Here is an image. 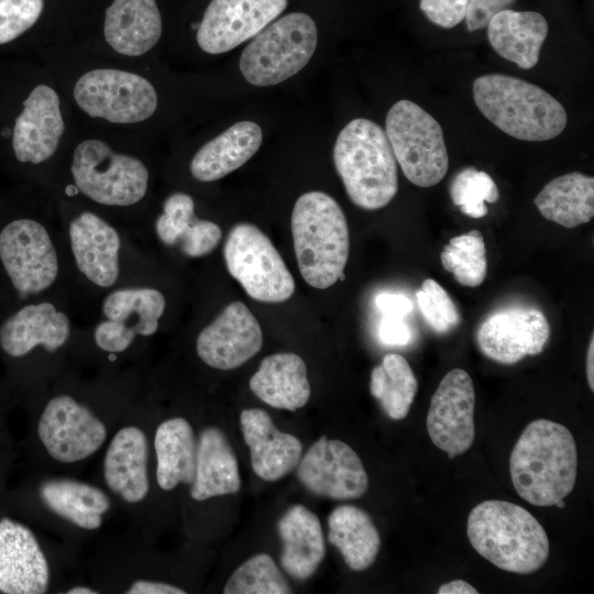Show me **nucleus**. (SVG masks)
<instances>
[{
	"label": "nucleus",
	"mask_w": 594,
	"mask_h": 594,
	"mask_svg": "<svg viewBox=\"0 0 594 594\" xmlns=\"http://www.w3.org/2000/svg\"><path fill=\"white\" fill-rule=\"evenodd\" d=\"M517 494L535 506H554L574 488L578 450L571 431L548 419L526 426L509 458Z\"/></svg>",
	"instance_id": "f257e3e1"
},
{
	"label": "nucleus",
	"mask_w": 594,
	"mask_h": 594,
	"mask_svg": "<svg viewBox=\"0 0 594 594\" xmlns=\"http://www.w3.org/2000/svg\"><path fill=\"white\" fill-rule=\"evenodd\" d=\"M466 532L479 554L507 572H536L549 557L543 527L527 509L510 502L490 499L476 505L468 517Z\"/></svg>",
	"instance_id": "f03ea898"
},
{
	"label": "nucleus",
	"mask_w": 594,
	"mask_h": 594,
	"mask_svg": "<svg viewBox=\"0 0 594 594\" xmlns=\"http://www.w3.org/2000/svg\"><path fill=\"white\" fill-rule=\"evenodd\" d=\"M292 233L297 264L308 285L326 289L344 279L350 234L334 198L323 191L301 195L293 209Z\"/></svg>",
	"instance_id": "7ed1b4c3"
},
{
	"label": "nucleus",
	"mask_w": 594,
	"mask_h": 594,
	"mask_svg": "<svg viewBox=\"0 0 594 594\" xmlns=\"http://www.w3.org/2000/svg\"><path fill=\"white\" fill-rule=\"evenodd\" d=\"M481 113L507 135L529 142L554 139L566 127L563 106L539 86L504 74H488L473 82Z\"/></svg>",
	"instance_id": "20e7f679"
},
{
	"label": "nucleus",
	"mask_w": 594,
	"mask_h": 594,
	"mask_svg": "<svg viewBox=\"0 0 594 594\" xmlns=\"http://www.w3.org/2000/svg\"><path fill=\"white\" fill-rule=\"evenodd\" d=\"M333 161L350 200L364 210L387 206L398 190L397 162L385 131L358 118L339 133Z\"/></svg>",
	"instance_id": "39448f33"
},
{
	"label": "nucleus",
	"mask_w": 594,
	"mask_h": 594,
	"mask_svg": "<svg viewBox=\"0 0 594 594\" xmlns=\"http://www.w3.org/2000/svg\"><path fill=\"white\" fill-rule=\"evenodd\" d=\"M76 109L86 118L113 128H139L158 108L154 84L138 70L91 66L80 70L69 86Z\"/></svg>",
	"instance_id": "423d86ee"
},
{
	"label": "nucleus",
	"mask_w": 594,
	"mask_h": 594,
	"mask_svg": "<svg viewBox=\"0 0 594 594\" xmlns=\"http://www.w3.org/2000/svg\"><path fill=\"white\" fill-rule=\"evenodd\" d=\"M70 173L77 190L103 206L128 207L147 191L148 169L136 156L119 152L101 136H86L73 148Z\"/></svg>",
	"instance_id": "0eeeda50"
},
{
	"label": "nucleus",
	"mask_w": 594,
	"mask_h": 594,
	"mask_svg": "<svg viewBox=\"0 0 594 594\" xmlns=\"http://www.w3.org/2000/svg\"><path fill=\"white\" fill-rule=\"evenodd\" d=\"M317 26L306 13H288L270 23L244 48L240 70L254 86H273L297 74L317 46Z\"/></svg>",
	"instance_id": "6e6552de"
},
{
	"label": "nucleus",
	"mask_w": 594,
	"mask_h": 594,
	"mask_svg": "<svg viewBox=\"0 0 594 594\" xmlns=\"http://www.w3.org/2000/svg\"><path fill=\"white\" fill-rule=\"evenodd\" d=\"M385 133L406 178L428 188L440 183L449 167L443 131L417 103L399 100L388 110Z\"/></svg>",
	"instance_id": "1a4fd4ad"
},
{
	"label": "nucleus",
	"mask_w": 594,
	"mask_h": 594,
	"mask_svg": "<svg viewBox=\"0 0 594 594\" xmlns=\"http://www.w3.org/2000/svg\"><path fill=\"white\" fill-rule=\"evenodd\" d=\"M223 256L231 276L262 302H283L295 292V280L272 241L256 226L238 223L229 232Z\"/></svg>",
	"instance_id": "9d476101"
},
{
	"label": "nucleus",
	"mask_w": 594,
	"mask_h": 594,
	"mask_svg": "<svg viewBox=\"0 0 594 594\" xmlns=\"http://www.w3.org/2000/svg\"><path fill=\"white\" fill-rule=\"evenodd\" d=\"M67 119L63 97L51 81L33 85L13 118L10 143L20 163L42 164L56 154L66 139Z\"/></svg>",
	"instance_id": "9b49d317"
},
{
	"label": "nucleus",
	"mask_w": 594,
	"mask_h": 594,
	"mask_svg": "<svg viewBox=\"0 0 594 594\" xmlns=\"http://www.w3.org/2000/svg\"><path fill=\"white\" fill-rule=\"evenodd\" d=\"M0 258L21 295L45 290L58 273L57 254L48 232L32 219L14 220L2 229Z\"/></svg>",
	"instance_id": "f8f14e48"
},
{
	"label": "nucleus",
	"mask_w": 594,
	"mask_h": 594,
	"mask_svg": "<svg viewBox=\"0 0 594 594\" xmlns=\"http://www.w3.org/2000/svg\"><path fill=\"white\" fill-rule=\"evenodd\" d=\"M37 433L47 453L62 463L85 460L107 439L105 424L69 395L56 396L46 404Z\"/></svg>",
	"instance_id": "ddd939ff"
},
{
	"label": "nucleus",
	"mask_w": 594,
	"mask_h": 594,
	"mask_svg": "<svg viewBox=\"0 0 594 594\" xmlns=\"http://www.w3.org/2000/svg\"><path fill=\"white\" fill-rule=\"evenodd\" d=\"M299 482L312 494L349 501L362 497L369 476L358 453L338 439L319 438L297 465Z\"/></svg>",
	"instance_id": "4468645a"
},
{
	"label": "nucleus",
	"mask_w": 594,
	"mask_h": 594,
	"mask_svg": "<svg viewBox=\"0 0 594 594\" xmlns=\"http://www.w3.org/2000/svg\"><path fill=\"white\" fill-rule=\"evenodd\" d=\"M475 391L469 373L448 372L433 393L427 415V430L433 444L450 459L468 451L474 442Z\"/></svg>",
	"instance_id": "2eb2a0df"
},
{
	"label": "nucleus",
	"mask_w": 594,
	"mask_h": 594,
	"mask_svg": "<svg viewBox=\"0 0 594 594\" xmlns=\"http://www.w3.org/2000/svg\"><path fill=\"white\" fill-rule=\"evenodd\" d=\"M550 338V326L542 311L512 306L487 316L476 331L481 352L499 364H515L542 352Z\"/></svg>",
	"instance_id": "dca6fc26"
},
{
	"label": "nucleus",
	"mask_w": 594,
	"mask_h": 594,
	"mask_svg": "<svg viewBox=\"0 0 594 594\" xmlns=\"http://www.w3.org/2000/svg\"><path fill=\"white\" fill-rule=\"evenodd\" d=\"M287 0H211L196 41L207 54H222L254 37L286 9Z\"/></svg>",
	"instance_id": "f3484780"
},
{
	"label": "nucleus",
	"mask_w": 594,
	"mask_h": 594,
	"mask_svg": "<svg viewBox=\"0 0 594 594\" xmlns=\"http://www.w3.org/2000/svg\"><path fill=\"white\" fill-rule=\"evenodd\" d=\"M263 346V333L255 316L241 301L229 304L219 316L201 330L197 338L198 356L217 370H233Z\"/></svg>",
	"instance_id": "a211bd4d"
},
{
	"label": "nucleus",
	"mask_w": 594,
	"mask_h": 594,
	"mask_svg": "<svg viewBox=\"0 0 594 594\" xmlns=\"http://www.w3.org/2000/svg\"><path fill=\"white\" fill-rule=\"evenodd\" d=\"M50 569L40 543L24 525L0 520V592L42 594L48 588Z\"/></svg>",
	"instance_id": "6ab92c4d"
},
{
	"label": "nucleus",
	"mask_w": 594,
	"mask_h": 594,
	"mask_svg": "<svg viewBox=\"0 0 594 594\" xmlns=\"http://www.w3.org/2000/svg\"><path fill=\"white\" fill-rule=\"evenodd\" d=\"M163 21L156 0H112L105 11L103 41L123 58H140L160 42Z\"/></svg>",
	"instance_id": "aec40b11"
},
{
	"label": "nucleus",
	"mask_w": 594,
	"mask_h": 594,
	"mask_svg": "<svg viewBox=\"0 0 594 594\" xmlns=\"http://www.w3.org/2000/svg\"><path fill=\"white\" fill-rule=\"evenodd\" d=\"M240 424L250 448L252 469L258 477L278 481L297 468L302 453L300 440L278 430L265 410L244 409Z\"/></svg>",
	"instance_id": "412c9836"
},
{
	"label": "nucleus",
	"mask_w": 594,
	"mask_h": 594,
	"mask_svg": "<svg viewBox=\"0 0 594 594\" xmlns=\"http://www.w3.org/2000/svg\"><path fill=\"white\" fill-rule=\"evenodd\" d=\"M69 238L78 270L97 286L114 285L121 245L116 229L94 212L85 211L70 222Z\"/></svg>",
	"instance_id": "4be33fe9"
},
{
	"label": "nucleus",
	"mask_w": 594,
	"mask_h": 594,
	"mask_svg": "<svg viewBox=\"0 0 594 594\" xmlns=\"http://www.w3.org/2000/svg\"><path fill=\"white\" fill-rule=\"evenodd\" d=\"M147 455L146 436L134 426L118 430L107 449L105 481L113 493L128 503H139L148 493Z\"/></svg>",
	"instance_id": "5701e85b"
},
{
	"label": "nucleus",
	"mask_w": 594,
	"mask_h": 594,
	"mask_svg": "<svg viewBox=\"0 0 594 594\" xmlns=\"http://www.w3.org/2000/svg\"><path fill=\"white\" fill-rule=\"evenodd\" d=\"M69 337V320L51 302L28 305L9 317L0 328V345L14 358L23 356L36 345L47 351L61 348Z\"/></svg>",
	"instance_id": "b1692460"
},
{
	"label": "nucleus",
	"mask_w": 594,
	"mask_h": 594,
	"mask_svg": "<svg viewBox=\"0 0 594 594\" xmlns=\"http://www.w3.org/2000/svg\"><path fill=\"white\" fill-rule=\"evenodd\" d=\"M280 565L295 580L311 578L326 553L324 539L317 515L302 505L289 507L279 518Z\"/></svg>",
	"instance_id": "393cba45"
},
{
	"label": "nucleus",
	"mask_w": 594,
	"mask_h": 594,
	"mask_svg": "<svg viewBox=\"0 0 594 594\" xmlns=\"http://www.w3.org/2000/svg\"><path fill=\"white\" fill-rule=\"evenodd\" d=\"M486 28L488 42L501 57L522 69L537 65L549 30L542 14L505 9L496 13Z\"/></svg>",
	"instance_id": "a878e982"
},
{
	"label": "nucleus",
	"mask_w": 594,
	"mask_h": 594,
	"mask_svg": "<svg viewBox=\"0 0 594 594\" xmlns=\"http://www.w3.org/2000/svg\"><path fill=\"white\" fill-rule=\"evenodd\" d=\"M261 127L240 121L205 143L193 156L189 169L199 182H215L244 165L260 148Z\"/></svg>",
	"instance_id": "bb28decb"
},
{
	"label": "nucleus",
	"mask_w": 594,
	"mask_h": 594,
	"mask_svg": "<svg viewBox=\"0 0 594 594\" xmlns=\"http://www.w3.org/2000/svg\"><path fill=\"white\" fill-rule=\"evenodd\" d=\"M250 388L271 407L292 411L304 407L311 394L306 364L290 352L266 356L252 375Z\"/></svg>",
	"instance_id": "cd10ccee"
},
{
	"label": "nucleus",
	"mask_w": 594,
	"mask_h": 594,
	"mask_svg": "<svg viewBox=\"0 0 594 594\" xmlns=\"http://www.w3.org/2000/svg\"><path fill=\"white\" fill-rule=\"evenodd\" d=\"M240 488L237 457L226 435L216 427L205 428L197 441L191 498L201 502L215 496L235 494Z\"/></svg>",
	"instance_id": "c85d7f7f"
},
{
	"label": "nucleus",
	"mask_w": 594,
	"mask_h": 594,
	"mask_svg": "<svg viewBox=\"0 0 594 594\" xmlns=\"http://www.w3.org/2000/svg\"><path fill=\"white\" fill-rule=\"evenodd\" d=\"M156 481L164 491L180 483L191 485L195 479L197 440L190 424L175 417L164 420L155 431Z\"/></svg>",
	"instance_id": "c756f323"
},
{
	"label": "nucleus",
	"mask_w": 594,
	"mask_h": 594,
	"mask_svg": "<svg viewBox=\"0 0 594 594\" xmlns=\"http://www.w3.org/2000/svg\"><path fill=\"white\" fill-rule=\"evenodd\" d=\"M328 540L338 548L346 565L356 572L375 561L381 537L371 516L354 505H340L328 517Z\"/></svg>",
	"instance_id": "7c9ffc66"
},
{
	"label": "nucleus",
	"mask_w": 594,
	"mask_h": 594,
	"mask_svg": "<svg viewBox=\"0 0 594 594\" xmlns=\"http://www.w3.org/2000/svg\"><path fill=\"white\" fill-rule=\"evenodd\" d=\"M541 216L571 229L594 216V178L572 172L550 180L535 198Z\"/></svg>",
	"instance_id": "2f4dec72"
},
{
	"label": "nucleus",
	"mask_w": 594,
	"mask_h": 594,
	"mask_svg": "<svg viewBox=\"0 0 594 594\" xmlns=\"http://www.w3.org/2000/svg\"><path fill=\"white\" fill-rule=\"evenodd\" d=\"M46 507L82 529H98L111 503L100 488L70 479H51L40 487Z\"/></svg>",
	"instance_id": "473e14b6"
},
{
	"label": "nucleus",
	"mask_w": 594,
	"mask_h": 594,
	"mask_svg": "<svg viewBox=\"0 0 594 594\" xmlns=\"http://www.w3.org/2000/svg\"><path fill=\"white\" fill-rule=\"evenodd\" d=\"M417 389L416 376L408 361L400 354H386L382 364L371 373L370 392L394 420L406 418Z\"/></svg>",
	"instance_id": "72a5a7b5"
},
{
	"label": "nucleus",
	"mask_w": 594,
	"mask_h": 594,
	"mask_svg": "<svg viewBox=\"0 0 594 594\" xmlns=\"http://www.w3.org/2000/svg\"><path fill=\"white\" fill-rule=\"evenodd\" d=\"M164 310L165 298L154 288L114 290L102 304V311L109 320L120 322L141 336L156 332Z\"/></svg>",
	"instance_id": "f704fd0d"
},
{
	"label": "nucleus",
	"mask_w": 594,
	"mask_h": 594,
	"mask_svg": "<svg viewBox=\"0 0 594 594\" xmlns=\"http://www.w3.org/2000/svg\"><path fill=\"white\" fill-rule=\"evenodd\" d=\"M443 268L452 273L454 279L465 287H477L486 278L487 260L484 238L481 231L452 238L440 253Z\"/></svg>",
	"instance_id": "c9c22d12"
},
{
	"label": "nucleus",
	"mask_w": 594,
	"mask_h": 594,
	"mask_svg": "<svg viewBox=\"0 0 594 594\" xmlns=\"http://www.w3.org/2000/svg\"><path fill=\"white\" fill-rule=\"evenodd\" d=\"M224 594H287L290 585L273 558L258 553L243 562L229 578Z\"/></svg>",
	"instance_id": "e433bc0d"
},
{
	"label": "nucleus",
	"mask_w": 594,
	"mask_h": 594,
	"mask_svg": "<svg viewBox=\"0 0 594 594\" xmlns=\"http://www.w3.org/2000/svg\"><path fill=\"white\" fill-rule=\"evenodd\" d=\"M450 196L462 213L480 219L487 215L485 202L494 204L499 199V190L486 172L466 167L452 179Z\"/></svg>",
	"instance_id": "4c0bfd02"
},
{
	"label": "nucleus",
	"mask_w": 594,
	"mask_h": 594,
	"mask_svg": "<svg viewBox=\"0 0 594 594\" xmlns=\"http://www.w3.org/2000/svg\"><path fill=\"white\" fill-rule=\"evenodd\" d=\"M417 305L429 328L446 334L460 326L461 315L446 289L432 278L424 280L416 293Z\"/></svg>",
	"instance_id": "58836bf2"
},
{
	"label": "nucleus",
	"mask_w": 594,
	"mask_h": 594,
	"mask_svg": "<svg viewBox=\"0 0 594 594\" xmlns=\"http://www.w3.org/2000/svg\"><path fill=\"white\" fill-rule=\"evenodd\" d=\"M197 220L191 196L180 191L174 193L165 199L163 212L155 222V230L163 243L177 245Z\"/></svg>",
	"instance_id": "ea45409f"
},
{
	"label": "nucleus",
	"mask_w": 594,
	"mask_h": 594,
	"mask_svg": "<svg viewBox=\"0 0 594 594\" xmlns=\"http://www.w3.org/2000/svg\"><path fill=\"white\" fill-rule=\"evenodd\" d=\"M45 0H0V46L30 31L44 11Z\"/></svg>",
	"instance_id": "a19ab883"
},
{
	"label": "nucleus",
	"mask_w": 594,
	"mask_h": 594,
	"mask_svg": "<svg viewBox=\"0 0 594 594\" xmlns=\"http://www.w3.org/2000/svg\"><path fill=\"white\" fill-rule=\"evenodd\" d=\"M221 230L212 221L198 219L180 239L178 246L189 257H200L212 252L221 240Z\"/></svg>",
	"instance_id": "79ce46f5"
},
{
	"label": "nucleus",
	"mask_w": 594,
	"mask_h": 594,
	"mask_svg": "<svg viewBox=\"0 0 594 594\" xmlns=\"http://www.w3.org/2000/svg\"><path fill=\"white\" fill-rule=\"evenodd\" d=\"M469 0H420L419 7L433 24L451 29L465 18Z\"/></svg>",
	"instance_id": "37998d69"
},
{
	"label": "nucleus",
	"mask_w": 594,
	"mask_h": 594,
	"mask_svg": "<svg viewBox=\"0 0 594 594\" xmlns=\"http://www.w3.org/2000/svg\"><path fill=\"white\" fill-rule=\"evenodd\" d=\"M136 333L127 326L112 320L101 321L95 329L97 345L107 352L117 353L127 350Z\"/></svg>",
	"instance_id": "c03bdc74"
},
{
	"label": "nucleus",
	"mask_w": 594,
	"mask_h": 594,
	"mask_svg": "<svg viewBox=\"0 0 594 594\" xmlns=\"http://www.w3.org/2000/svg\"><path fill=\"white\" fill-rule=\"evenodd\" d=\"M514 2L515 0H469L464 18L468 31L486 28L496 13L510 9Z\"/></svg>",
	"instance_id": "a18cd8bd"
},
{
	"label": "nucleus",
	"mask_w": 594,
	"mask_h": 594,
	"mask_svg": "<svg viewBox=\"0 0 594 594\" xmlns=\"http://www.w3.org/2000/svg\"><path fill=\"white\" fill-rule=\"evenodd\" d=\"M378 338L387 345L403 346L410 342L411 331L404 318L383 316L378 326Z\"/></svg>",
	"instance_id": "49530a36"
},
{
	"label": "nucleus",
	"mask_w": 594,
	"mask_h": 594,
	"mask_svg": "<svg viewBox=\"0 0 594 594\" xmlns=\"http://www.w3.org/2000/svg\"><path fill=\"white\" fill-rule=\"evenodd\" d=\"M375 305L384 316L404 318L413 310V302L402 294L382 293L376 296Z\"/></svg>",
	"instance_id": "de8ad7c7"
},
{
	"label": "nucleus",
	"mask_w": 594,
	"mask_h": 594,
	"mask_svg": "<svg viewBox=\"0 0 594 594\" xmlns=\"http://www.w3.org/2000/svg\"><path fill=\"white\" fill-rule=\"evenodd\" d=\"M128 594H185L186 592L175 585L147 580L134 581L125 591Z\"/></svg>",
	"instance_id": "09e8293b"
},
{
	"label": "nucleus",
	"mask_w": 594,
	"mask_h": 594,
	"mask_svg": "<svg viewBox=\"0 0 594 594\" xmlns=\"http://www.w3.org/2000/svg\"><path fill=\"white\" fill-rule=\"evenodd\" d=\"M438 594H477L479 591L470 583L463 580H453L451 582L442 584L438 591Z\"/></svg>",
	"instance_id": "8fccbe9b"
},
{
	"label": "nucleus",
	"mask_w": 594,
	"mask_h": 594,
	"mask_svg": "<svg viewBox=\"0 0 594 594\" xmlns=\"http://www.w3.org/2000/svg\"><path fill=\"white\" fill-rule=\"evenodd\" d=\"M594 338L593 334L591 337V341L588 343L587 349V355H586V376H587V383L591 388V391H594Z\"/></svg>",
	"instance_id": "3c124183"
},
{
	"label": "nucleus",
	"mask_w": 594,
	"mask_h": 594,
	"mask_svg": "<svg viewBox=\"0 0 594 594\" xmlns=\"http://www.w3.org/2000/svg\"><path fill=\"white\" fill-rule=\"evenodd\" d=\"M98 592L87 586H74L67 591V594H97Z\"/></svg>",
	"instance_id": "603ef678"
},
{
	"label": "nucleus",
	"mask_w": 594,
	"mask_h": 594,
	"mask_svg": "<svg viewBox=\"0 0 594 594\" xmlns=\"http://www.w3.org/2000/svg\"><path fill=\"white\" fill-rule=\"evenodd\" d=\"M554 506H557L559 508H564L565 504H564L563 499H561V501L557 502Z\"/></svg>",
	"instance_id": "864d4df0"
}]
</instances>
